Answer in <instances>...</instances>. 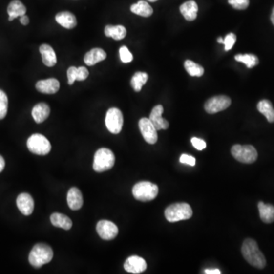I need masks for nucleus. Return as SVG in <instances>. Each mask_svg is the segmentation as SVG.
Segmentation results:
<instances>
[{"label": "nucleus", "mask_w": 274, "mask_h": 274, "mask_svg": "<svg viewBox=\"0 0 274 274\" xmlns=\"http://www.w3.org/2000/svg\"><path fill=\"white\" fill-rule=\"evenodd\" d=\"M5 166V160H4L3 157H2V155H0V172H2V171H3Z\"/></svg>", "instance_id": "nucleus-40"}, {"label": "nucleus", "mask_w": 274, "mask_h": 274, "mask_svg": "<svg viewBox=\"0 0 274 274\" xmlns=\"http://www.w3.org/2000/svg\"><path fill=\"white\" fill-rule=\"evenodd\" d=\"M56 21L66 29H73L77 25L76 16L69 12H59L56 16Z\"/></svg>", "instance_id": "nucleus-18"}, {"label": "nucleus", "mask_w": 274, "mask_h": 274, "mask_svg": "<svg viewBox=\"0 0 274 274\" xmlns=\"http://www.w3.org/2000/svg\"><path fill=\"white\" fill-rule=\"evenodd\" d=\"M236 35L233 33L228 34L226 38H224L225 50L229 51L232 48L234 43L236 42Z\"/></svg>", "instance_id": "nucleus-34"}, {"label": "nucleus", "mask_w": 274, "mask_h": 274, "mask_svg": "<svg viewBox=\"0 0 274 274\" xmlns=\"http://www.w3.org/2000/svg\"><path fill=\"white\" fill-rule=\"evenodd\" d=\"M257 207L261 220L265 223H272L274 221V206L260 201Z\"/></svg>", "instance_id": "nucleus-24"}, {"label": "nucleus", "mask_w": 274, "mask_h": 274, "mask_svg": "<svg viewBox=\"0 0 274 274\" xmlns=\"http://www.w3.org/2000/svg\"><path fill=\"white\" fill-rule=\"evenodd\" d=\"M28 150L38 155H46L51 150L50 141L43 135L35 133L31 135L27 141Z\"/></svg>", "instance_id": "nucleus-7"}, {"label": "nucleus", "mask_w": 274, "mask_h": 274, "mask_svg": "<svg viewBox=\"0 0 274 274\" xmlns=\"http://www.w3.org/2000/svg\"><path fill=\"white\" fill-rule=\"evenodd\" d=\"M124 267L126 272L138 274L144 272L147 270V264L143 257L131 256L126 259Z\"/></svg>", "instance_id": "nucleus-12"}, {"label": "nucleus", "mask_w": 274, "mask_h": 274, "mask_svg": "<svg viewBox=\"0 0 274 274\" xmlns=\"http://www.w3.org/2000/svg\"><path fill=\"white\" fill-rule=\"evenodd\" d=\"M205 274H220L221 271L218 269L206 270Z\"/></svg>", "instance_id": "nucleus-41"}, {"label": "nucleus", "mask_w": 274, "mask_h": 274, "mask_svg": "<svg viewBox=\"0 0 274 274\" xmlns=\"http://www.w3.org/2000/svg\"><path fill=\"white\" fill-rule=\"evenodd\" d=\"M217 42H219V43H224V39L223 38H219L217 39Z\"/></svg>", "instance_id": "nucleus-43"}, {"label": "nucleus", "mask_w": 274, "mask_h": 274, "mask_svg": "<svg viewBox=\"0 0 274 274\" xmlns=\"http://www.w3.org/2000/svg\"><path fill=\"white\" fill-rule=\"evenodd\" d=\"M241 253L248 263L258 269H264L267 261L262 252L259 249L258 245L252 238L245 239L241 247Z\"/></svg>", "instance_id": "nucleus-1"}, {"label": "nucleus", "mask_w": 274, "mask_h": 274, "mask_svg": "<svg viewBox=\"0 0 274 274\" xmlns=\"http://www.w3.org/2000/svg\"><path fill=\"white\" fill-rule=\"evenodd\" d=\"M67 204L72 211H79L83 205V197L80 189L72 188L67 193Z\"/></svg>", "instance_id": "nucleus-16"}, {"label": "nucleus", "mask_w": 274, "mask_h": 274, "mask_svg": "<svg viewBox=\"0 0 274 274\" xmlns=\"http://www.w3.org/2000/svg\"><path fill=\"white\" fill-rule=\"evenodd\" d=\"M148 76L147 73L143 72H137L133 75L132 77L130 84H131L132 88L135 91L139 92L141 91L143 85L148 81Z\"/></svg>", "instance_id": "nucleus-28"}, {"label": "nucleus", "mask_w": 274, "mask_h": 274, "mask_svg": "<svg viewBox=\"0 0 274 274\" xmlns=\"http://www.w3.org/2000/svg\"><path fill=\"white\" fill-rule=\"evenodd\" d=\"M257 110L264 114L268 122H274V108L270 101L262 100L257 104Z\"/></svg>", "instance_id": "nucleus-27"}, {"label": "nucleus", "mask_w": 274, "mask_h": 274, "mask_svg": "<svg viewBox=\"0 0 274 274\" xmlns=\"http://www.w3.org/2000/svg\"><path fill=\"white\" fill-rule=\"evenodd\" d=\"M76 71L77 67L71 66L67 70L68 84H73L76 81Z\"/></svg>", "instance_id": "nucleus-37"}, {"label": "nucleus", "mask_w": 274, "mask_h": 274, "mask_svg": "<svg viewBox=\"0 0 274 274\" xmlns=\"http://www.w3.org/2000/svg\"><path fill=\"white\" fill-rule=\"evenodd\" d=\"M193 215L191 207L186 203L171 204L165 211V216L170 223L190 219Z\"/></svg>", "instance_id": "nucleus-3"}, {"label": "nucleus", "mask_w": 274, "mask_h": 274, "mask_svg": "<svg viewBox=\"0 0 274 274\" xmlns=\"http://www.w3.org/2000/svg\"><path fill=\"white\" fill-rule=\"evenodd\" d=\"M97 232L103 240L114 239L118 234V228L112 222L108 220L99 221L96 226Z\"/></svg>", "instance_id": "nucleus-11"}, {"label": "nucleus", "mask_w": 274, "mask_h": 274, "mask_svg": "<svg viewBox=\"0 0 274 274\" xmlns=\"http://www.w3.org/2000/svg\"><path fill=\"white\" fill-rule=\"evenodd\" d=\"M20 22H21L23 25H28V24H29V18L26 16V15L21 16V17H20Z\"/></svg>", "instance_id": "nucleus-39"}, {"label": "nucleus", "mask_w": 274, "mask_h": 274, "mask_svg": "<svg viewBox=\"0 0 274 274\" xmlns=\"http://www.w3.org/2000/svg\"><path fill=\"white\" fill-rule=\"evenodd\" d=\"M130 11L137 16L146 18L149 17L153 13V9L151 7V5L146 1H142V0L139 1L137 3L132 5Z\"/></svg>", "instance_id": "nucleus-26"}, {"label": "nucleus", "mask_w": 274, "mask_h": 274, "mask_svg": "<svg viewBox=\"0 0 274 274\" xmlns=\"http://www.w3.org/2000/svg\"><path fill=\"white\" fill-rule=\"evenodd\" d=\"M105 35L116 41L122 40L126 37V29L123 25H107L105 28Z\"/></svg>", "instance_id": "nucleus-25"}, {"label": "nucleus", "mask_w": 274, "mask_h": 274, "mask_svg": "<svg viewBox=\"0 0 274 274\" xmlns=\"http://www.w3.org/2000/svg\"><path fill=\"white\" fill-rule=\"evenodd\" d=\"M54 257V252L50 246L46 244L39 243L35 245L30 252L28 260L31 266L35 268H40L44 264H48Z\"/></svg>", "instance_id": "nucleus-2"}, {"label": "nucleus", "mask_w": 274, "mask_h": 274, "mask_svg": "<svg viewBox=\"0 0 274 274\" xmlns=\"http://www.w3.org/2000/svg\"><path fill=\"white\" fill-rule=\"evenodd\" d=\"M147 1H148V2H156V1H159V0H147Z\"/></svg>", "instance_id": "nucleus-44"}, {"label": "nucleus", "mask_w": 274, "mask_h": 274, "mask_svg": "<svg viewBox=\"0 0 274 274\" xmlns=\"http://www.w3.org/2000/svg\"><path fill=\"white\" fill-rule=\"evenodd\" d=\"M89 72L86 68L84 66H80L77 68L76 71V81H84L88 78Z\"/></svg>", "instance_id": "nucleus-35"}, {"label": "nucleus", "mask_w": 274, "mask_h": 274, "mask_svg": "<svg viewBox=\"0 0 274 274\" xmlns=\"http://www.w3.org/2000/svg\"><path fill=\"white\" fill-rule=\"evenodd\" d=\"M249 0H229V3L234 9L238 10H244L249 7Z\"/></svg>", "instance_id": "nucleus-33"}, {"label": "nucleus", "mask_w": 274, "mask_h": 274, "mask_svg": "<svg viewBox=\"0 0 274 274\" xmlns=\"http://www.w3.org/2000/svg\"><path fill=\"white\" fill-rule=\"evenodd\" d=\"M50 222L55 227L61 228L63 230H69L73 226V222L66 215L55 212L50 216Z\"/></svg>", "instance_id": "nucleus-23"}, {"label": "nucleus", "mask_w": 274, "mask_h": 274, "mask_svg": "<svg viewBox=\"0 0 274 274\" xmlns=\"http://www.w3.org/2000/svg\"><path fill=\"white\" fill-rule=\"evenodd\" d=\"M159 193L157 185L149 181H140L133 186V195L140 201L147 202L154 200Z\"/></svg>", "instance_id": "nucleus-5"}, {"label": "nucleus", "mask_w": 274, "mask_h": 274, "mask_svg": "<svg viewBox=\"0 0 274 274\" xmlns=\"http://www.w3.org/2000/svg\"><path fill=\"white\" fill-rule=\"evenodd\" d=\"M191 143L193 147L197 150H204L207 147L206 142L197 137H193L191 139Z\"/></svg>", "instance_id": "nucleus-38"}, {"label": "nucleus", "mask_w": 274, "mask_h": 274, "mask_svg": "<svg viewBox=\"0 0 274 274\" xmlns=\"http://www.w3.org/2000/svg\"><path fill=\"white\" fill-rule=\"evenodd\" d=\"M119 53L121 61H122L124 63H129L133 61V54L130 53L129 49H128L126 46H123V47H121V48H120Z\"/></svg>", "instance_id": "nucleus-32"}, {"label": "nucleus", "mask_w": 274, "mask_h": 274, "mask_svg": "<svg viewBox=\"0 0 274 274\" xmlns=\"http://www.w3.org/2000/svg\"><path fill=\"white\" fill-rule=\"evenodd\" d=\"M8 14H9V21H13L15 19L25 15L27 9L22 2L19 0H13L8 5Z\"/></svg>", "instance_id": "nucleus-22"}, {"label": "nucleus", "mask_w": 274, "mask_h": 274, "mask_svg": "<svg viewBox=\"0 0 274 274\" xmlns=\"http://www.w3.org/2000/svg\"><path fill=\"white\" fill-rule=\"evenodd\" d=\"M115 163V155L107 148H99L95 154L93 169L97 172H103L112 169Z\"/></svg>", "instance_id": "nucleus-4"}, {"label": "nucleus", "mask_w": 274, "mask_h": 274, "mask_svg": "<svg viewBox=\"0 0 274 274\" xmlns=\"http://www.w3.org/2000/svg\"><path fill=\"white\" fill-rule=\"evenodd\" d=\"M106 58H107V54L103 49L94 48L91 49L84 55V62L87 66H91L101 61H105Z\"/></svg>", "instance_id": "nucleus-17"}, {"label": "nucleus", "mask_w": 274, "mask_h": 274, "mask_svg": "<svg viewBox=\"0 0 274 274\" xmlns=\"http://www.w3.org/2000/svg\"><path fill=\"white\" fill-rule=\"evenodd\" d=\"M8 97L2 90L0 89V120L5 118L8 111Z\"/></svg>", "instance_id": "nucleus-31"}, {"label": "nucleus", "mask_w": 274, "mask_h": 274, "mask_svg": "<svg viewBox=\"0 0 274 274\" xmlns=\"http://www.w3.org/2000/svg\"><path fill=\"white\" fill-rule=\"evenodd\" d=\"M271 21H272L273 24L274 25V7L272 11V14H271Z\"/></svg>", "instance_id": "nucleus-42"}, {"label": "nucleus", "mask_w": 274, "mask_h": 274, "mask_svg": "<svg viewBox=\"0 0 274 274\" xmlns=\"http://www.w3.org/2000/svg\"><path fill=\"white\" fill-rule=\"evenodd\" d=\"M18 208L24 216H30L34 211L35 202L29 193H22L16 200Z\"/></svg>", "instance_id": "nucleus-13"}, {"label": "nucleus", "mask_w": 274, "mask_h": 274, "mask_svg": "<svg viewBox=\"0 0 274 274\" xmlns=\"http://www.w3.org/2000/svg\"><path fill=\"white\" fill-rule=\"evenodd\" d=\"M185 67L188 74L191 76L200 77L204 73V69L199 64L191 61H186L185 63Z\"/></svg>", "instance_id": "nucleus-30"}, {"label": "nucleus", "mask_w": 274, "mask_h": 274, "mask_svg": "<svg viewBox=\"0 0 274 274\" xmlns=\"http://www.w3.org/2000/svg\"><path fill=\"white\" fill-rule=\"evenodd\" d=\"M36 89L41 93L53 95L60 89V83L57 79L50 78L47 80H40L36 83Z\"/></svg>", "instance_id": "nucleus-15"}, {"label": "nucleus", "mask_w": 274, "mask_h": 274, "mask_svg": "<svg viewBox=\"0 0 274 274\" xmlns=\"http://www.w3.org/2000/svg\"><path fill=\"white\" fill-rule=\"evenodd\" d=\"M232 101L226 95L212 97L206 102L204 108L208 114H213L226 110L230 107Z\"/></svg>", "instance_id": "nucleus-9"}, {"label": "nucleus", "mask_w": 274, "mask_h": 274, "mask_svg": "<svg viewBox=\"0 0 274 274\" xmlns=\"http://www.w3.org/2000/svg\"><path fill=\"white\" fill-rule=\"evenodd\" d=\"M41 54H42V61L45 66L48 67H53L57 64V56L54 49L48 44L41 45Z\"/></svg>", "instance_id": "nucleus-19"}, {"label": "nucleus", "mask_w": 274, "mask_h": 274, "mask_svg": "<svg viewBox=\"0 0 274 274\" xmlns=\"http://www.w3.org/2000/svg\"><path fill=\"white\" fill-rule=\"evenodd\" d=\"M50 109L48 105L46 103L38 104L32 109V117L37 124H41L47 119V117L50 115Z\"/></svg>", "instance_id": "nucleus-21"}, {"label": "nucleus", "mask_w": 274, "mask_h": 274, "mask_svg": "<svg viewBox=\"0 0 274 274\" xmlns=\"http://www.w3.org/2000/svg\"><path fill=\"white\" fill-rule=\"evenodd\" d=\"M139 128L143 138L148 144H155L158 140L157 129H155L149 118L143 117L139 121Z\"/></svg>", "instance_id": "nucleus-10"}, {"label": "nucleus", "mask_w": 274, "mask_h": 274, "mask_svg": "<svg viewBox=\"0 0 274 274\" xmlns=\"http://www.w3.org/2000/svg\"><path fill=\"white\" fill-rule=\"evenodd\" d=\"M163 112H164V108L162 105H159L152 109V112L150 114V121L152 123V125L158 131L161 129H167L169 126V122L162 117Z\"/></svg>", "instance_id": "nucleus-14"}, {"label": "nucleus", "mask_w": 274, "mask_h": 274, "mask_svg": "<svg viewBox=\"0 0 274 274\" xmlns=\"http://www.w3.org/2000/svg\"><path fill=\"white\" fill-rule=\"evenodd\" d=\"M234 59L238 62L245 64L247 67L249 68V69L257 66V64L259 63L258 58H257V56L253 55V54H238L234 57Z\"/></svg>", "instance_id": "nucleus-29"}, {"label": "nucleus", "mask_w": 274, "mask_h": 274, "mask_svg": "<svg viewBox=\"0 0 274 274\" xmlns=\"http://www.w3.org/2000/svg\"><path fill=\"white\" fill-rule=\"evenodd\" d=\"M105 125L110 133L114 134L121 133L124 125V117L121 110L117 107L109 109L106 114Z\"/></svg>", "instance_id": "nucleus-8"}, {"label": "nucleus", "mask_w": 274, "mask_h": 274, "mask_svg": "<svg viewBox=\"0 0 274 274\" xmlns=\"http://www.w3.org/2000/svg\"><path fill=\"white\" fill-rule=\"evenodd\" d=\"M233 157L238 162L245 164H252L257 159V150L253 146L234 145L231 149Z\"/></svg>", "instance_id": "nucleus-6"}, {"label": "nucleus", "mask_w": 274, "mask_h": 274, "mask_svg": "<svg viewBox=\"0 0 274 274\" xmlns=\"http://www.w3.org/2000/svg\"><path fill=\"white\" fill-rule=\"evenodd\" d=\"M180 162L183 164L188 165V166H194L196 165V159L192 155L183 154L180 157Z\"/></svg>", "instance_id": "nucleus-36"}, {"label": "nucleus", "mask_w": 274, "mask_h": 274, "mask_svg": "<svg viewBox=\"0 0 274 274\" xmlns=\"http://www.w3.org/2000/svg\"><path fill=\"white\" fill-rule=\"evenodd\" d=\"M181 14L188 21H193L197 19L198 6L197 2L193 0L185 2L180 6Z\"/></svg>", "instance_id": "nucleus-20"}]
</instances>
